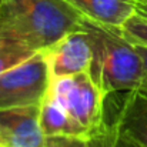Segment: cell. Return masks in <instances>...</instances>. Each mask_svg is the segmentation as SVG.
I'll list each match as a JSON object with an SVG mask.
<instances>
[{
  "mask_svg": "<svg viewBox=\"0 0 147 147\" xmlns=\"http://www.w3.org/2000/svg\"><path fill=\"white\" fill-rule=\"evenodd\" d=\"M66 0H0V33L42 51L83 26Z\"/></svg>",
  "mask_w": 147,
  "mask_h": 147,
  "instance_id": "cell-1",
  "label": "cell"
},
{
  "mask_svg": "<svg viewBox=\"0 0 147 147\" xmlns=\"http://www.w3.org/2000/svg\"><path fill=\"white\" fill-rule=\"evenodd\" d=\"M93 40L90 76L109 97L114 93L147 90V73L136 45L120 29H111L83 20Z\"/></svg>",
  "mask_w": 147,
  "mask_h": 147,
  "instance_id": "cell-2",
  "label": "cell"
},
{
  "mask_svg": "<svg viewBox=\"0 0 147 147\" xmlns=\"http://www.w3.org/2000/svg\"><path fill=\"white\" fill-rule=\"evenodd\" d=\"M47 90L86 131H100L110 124L106 121L107 96L90 73L51 77Z\"/></svg>",
  "mask_w": 147,
  "mask_h": 147,
  "instance_id": "cell-3",
  "label": "cell"
},
{
  "mask_svg": "<svg viewBox=\"0 0 147 147\" xmlns=\"http://www.w3.org/2000/svg\"><path fill=\"white\" fill-rule=\"evenodd\" d=\"M50 80L46 56L43 50L37 51L26 61L0 74V109L40 104Z\"/></svg>",
  "mask_w": 147,
  "mask_h": 147,
  "instance_id": "cell-4",
  "label": "cell"
},
{
  "mask_svg": "<svg viewBox=\"0 0 147 147\" xmlns=\"http://www.w3.org/2000/svg\"><path fill=\"white\" fill-rule=\"evenodd\" d=\"M50 76L61 77L89 73L93 61V40L84 24L43 50Z\"/></svg>",
  "mask_w": 147,
  "mask_h": 147,
  "instance_id": "cell-5",
  "label": "cell"
},
{
  "mask_svg": "<svg viewBox=\"0 0 147 147\" xmlns=\"http://www.w3.org/2000/svg\"><path fill=\"white\" fill-rule=\"evenodd\" d=\"M40 104L0 109V147H47Z\"/></svg>",
  "mask_w": 147,
  "mask_h": 147,
  "instance_id": "cell-6",
  "label": "cell"
},
{
  "mask_svg": "<svg viewBox=\"0 0 147 147\" xmlns=\"http://www.w3.org/2000/svg\"><path fill=\"white\" fill-rule=\"evenodd\" d=\"M80 16L96 24L121 29L137 13V0H66Z\"/></svg>",
  "mask_w": 147,
  "mask_h": 147,
  "instance_id": "cell-7",
  "label": "cell"
},
{
  "mask_svg": "<svg viewBox=\"0 0 147 147\" xmlns=\"http://www.w3.org/2000/svg\"><path fill=\"white\" fill-rule=\"evenodd\" d=\"M111 123L120 131L147 147V90L124 93Z\"/></svg>",
  "mask_w": 147,
  "mask_h": 147,
  "instance_id": "cell-8",
  "label": "cell"
},
{
  "mask_svg": "<svg viewBox=\"0 0 147 147\" xmlns=\"http://www.w3.org/2000/svg\"><path fill=\"white\" fill-rule=\"evenodd\" d=\"M40 123L46 137L90 134L67 113L63 104L49 90L40 103Z\"/></svg>",
  "mask_w": 147,
  "mask_h": 147,
  "instance_id": "cell-9",
  "label": "cell"
},
{
  "mask_svg": "<svg viewBox=\"0 0 147 147\" xmlns=\"http://www.w3.org/2000/svg\"><path fill=\"white\" fill-rule=\"evenodd\" d=\"M117 127L110 123L100 131L82 136H54L47 137V147H113Z\"/></svg>",
  "mask_w": 147,
  "mask_h": 147,
  "instance_id": "cell-10",
  "label": "cell"
},
{
  "mask_svg": "<svg viewBox=\"0 0 147 147\" xmlns=\"http://www.w3.org/2000/svg\"><path fill=\"white\" fill-rule=\"evenodd\" d=\"M36 53L37 50L32 49L24 42L13 36L0 33V74L19 66Z\"/></svg>",
  "mask_w": 147,
  "mask_h": 147,
  "instance_id": "cell-11",
  "label": "cell"
},
{
  "mask_svg": "<svg viewBox=\"0 0 147 147\" xmlns=\"http://www.w3.org/2000/svg\"><path fill=\"white\" fill-rule=\"evenodd\" d=\"M120 30L124 34V37L130 40L133 45L147 47V19L136 13L123 24Z\"/></svg>",
  "mask_w": 147,
  "mask_h": 147,
  "instance_id": "cell-12",
  "label": "cell"
},
{
  "mask_svg": "<svg viewBox=\"0 0 147 147\" xmlns=\"http://www.w3.org/2000/svg\"><path fill=\"white\" fill-rule=\"evenodd\" d=\"M113 147H144V146L140 144L139 142H136L134 139H131L130 136H127L126 133H123V131H120L117 129Z\"/></svg>",
  "mask_w": 147,
  "mask_h": 147,
  "instance_id": "cell-13",
  "label": "cell"
},
{
  "mask_svg": "<svg viewBox=\"0 0 147 147\" xmlns=\"http://www.w3.org/2000/svg\"><path fill=\"white\" fill-rule=\"evenodd\" d=\"M137 14H140L142 17L147 19V1L137 0Z\"/></svg>",
  "mask_w": 147,
  "mask_h": 147,
  "instance_id": "cell-14",
  "label": "cell"
},
{
  "mask_svg": "<svg viewBox=\"0 0 147 147\" xmlns=\"http://www.w3.org/2000/svg\"><path fill=\"white\" fill-rule=\"evenodd\" d=\"M136 47H137V51L140 53V56H142V59H143V63H144L146 73H147V47H144V46H139V45H136Z\"/></svg>",
  "mask_w": 147,
  "mask_h": 147,
  "instance_id": "cell-15",
  "label": "cell"
},
{
  "mask_svg": "<svg viewBox=\"0 0 147 147\" xmlns=\"http://www.w3.org/2000/svg\"><path fill=\"white\" fill-rule=\"evenodd\" d=\"M140 1H147V0H140Z\"/></svg>",
  "mask_w": 147,
  "mask_h": 147,
  "instance_id": "cell-16",
  "label": "cell"
}]
</instances>
